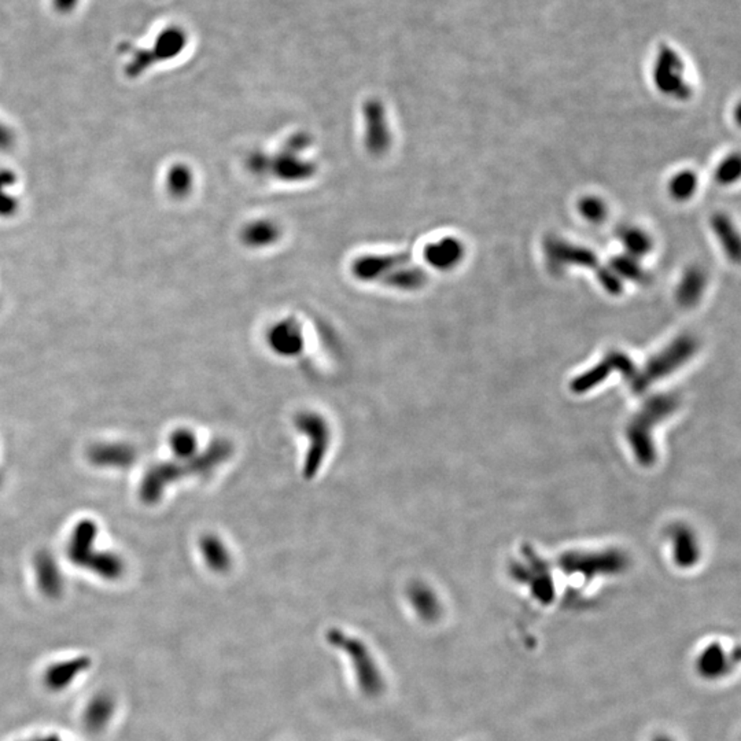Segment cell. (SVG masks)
Segmentation results:
<instances>
[{
    "label": "cell",
    "instance_id": "obj_1",
    "mask_svg": "<svg viewBox=\"0 0 741 741\" xmlns=\"http://www.w3.org/2000/svg\"><path fill=\"white\" fill-rule=\"evenodd\" d=\"M97 526L91 521H84L74 529L69 542L68 553L71 560L81 567L89 568L106 580H115L123 573L124 567L120 558L115 553H103L95 550Z\"/></svg>",
    "mask_w": 741,
    "mask_h": 741
},
{
    "label": "cell",
    "instance_id": "obj_2",
    "mask_svg": "<svg viewBox=\"0 0 741 741\" xmlns=\"http://www.w3.org/2000/svg\"><path fill=\"white\" fill-rule=\"evenodd\" d=\"M545 254L550 269L555 272L562 271L570 265H576L592 268L599 274L603 268L593 251L559 238H550L545 242Z\"/></svg>",
    "mask_w": 741,
    "mask_h": 741
},
{
    "label": "cell",
    "instance_id": "obj_3",
    "mask_svg": "<svg viewBox=\"0 0 741 741\" xmlns=\"http://www.w3.org/2000/svg\"><path fill=\"white\" fill-rule=\"evenodd\" d=\"M297 426L301 431L309 432L308 436L312 439V450L309 452L308 462H306L305 475H313L318 471L323 455L328 444V430L326 423L316 415H301L297 421Z\"/></svg>",
    "mask_w": 741,
    "mask_h": 741
},
{
    "label": "cell",
    "instance_id": "obj_4",
    "mask_svg": "<svg viewBox=\"0 0 741 741\" xmlns=\"http://www.w3.org/2000/svg\"><path fill=\"white\" fill-rule=\"evenodd\" d=\"M732 666V656L720 644H710L700 651L694 659V669L702 678L715 681L727 676Z\"/></svg>",
    "mask_w": 741,
    "mask_h": 741
},
{
    "label": "cell",
    "instance_id": "obj_5",
    "mask_svg": "<svg viewBox=\"0 0 741 741\" xmlns=\"http://www.w3.org/2000/svg\"><path fill=\"white\" fill-rule=\"evenodd\" d=\"M365 124H367V146L370 151L380 154L388 146V128L386 124L385 110L382 103L370 100L364 107Z\"/></svg>",
    "mask_w": 741,
    "mask_h": 741
},
{
    "label": "cell",
    "instance_id": "obj_6",
    "mask_svg": "<svg viewBox=\"0 0 741 741\" xmlns=\"http://www.w3.org/2000/svg\"><path fill=\"white\" fill-rule=\"evenodd\" d=\"M426 261L439 271H450L457 267L464 257V247L459 239L445 238L427 246Z\"/></svg>",
    "mask_w": 741,
    "mask_h": 741
},
{
    "label": "cell",
    "instance_id": "obj_7",
    "mask_svg": "<svg viewBox=\"0 0 741 741\" xmlns=\"http://www.w3.org/2000/svg\"><path fill=\"white\" fill-rule=\"evenodd\" d=\"M89 668V660L87 658H74L64 660V662L54 663L45 673V684L51 691H64L73 684L80 674L84 673Z\"/></svg>",
    "mask_w": 741,
    "mask_h": 741
},
{
    "label": "cell",
    "instance_id": "obj_8",
    "mask_svg": "<svg viewBox=\"0 0 741 741\" xmlns=\"http://www.w3.org/2000/svg\"><path fill=\"white\" fill-rule=\"evenodd\" d=\"M268 342L279 354H295L303 345L302 333L297 321L285 320L277 323L268 334Z\"/></svg>",
    "mask_w": 741,
    "mask_h": 741
},
{
    "label": "cell",
    "instance_id": "obj_9",
    "mask_svg": "<svg viewBox=\"0 0 741 741\" xmlns=\"http://www.w3.org/2000/svg\"><path fill=\"white\" fill-rule=\"evenodd\" d=\"M115 712V702L110 694H99L89 700L86 711L82 714V722L89 733L102 732L112 722Z\"/></svg>",
    "mask_w": 741,
    "mask_h": 741
},
{
    "label": "cell",
    "instance_id": "obj_10",
    "mask_svg": "<svg viewBox=\"0 0 741 741\" xmlns=\"http://www.w3.org/2000/svg\"><path fill=\"white\" fill-rule=\"evenodd\" d=\"M89 456L97 465L125 468L135 462L136 450L125 444H100L91 447Z\"/></svg>",
    "mask_w": 741,
    "mask_h": 741
},
{
    "label": "cell",
    "instance_id": "obj_11",
    "mask_svg": "<svg viewBox=\"0 0 741 741\" xmlns=\"http://www.w3.org/2000/svg\"><path fill=\"white\" fill-rule=\"evenodd\" d=\"M35 565L38 588L47 596H58L62 591V575L53 556L48 553H40L36 558Z\"/></svg>",
    "mask_w": 741,
    "mask_h": 741
},
{
    "label": "cell",
    "instance_id": "obj_12",
    "mask_svg": "<svg viewBox=\"0 0 741 741\" xmlns=\"http://www.w3.org/2000/svg\"><path fill=\"white\" fill-rule=\"evenodd\" d=\"M706 275L700 268H689L677 288V300L683 306L696 305L706 290Z\"/></svg>",
    "mask_w": 741,
    "mask_h": 741
},
{
    "label": "cell",
    "instance_id": "obj_13",
    "mask_svg": "<svg viewBox=\"0 0 741 741\" xmlns=\"http://www.w3.org/2000/svg\"><path fill=\"white\" fill-rule=\"evenodd\" d=\"M711 226L725 253L732 261L737 262L740 259V238L732 220L728 216L718 213L712 217Z\"/></svg>",
    "mask_w": 741,
    "mask_h": 741
},
{
    "label": "cell",
    "instance_id": "obj_14",
    "mask_svg": "<svg viewBox=\"0 0 741 741\" xmlns=\"http://www.w3.org/2000/svg\"><path fill=\"white\" fill-rule=\"evenodd\" d=\"M280 238V226L272 220H256L247 224L242 231V239L249 247H265Z\"/></svg>",
    "mask_w": 741,
    "mask_h": 741
},
{
    "label": "cell",
    "instance_id": "obj_15",
    "mask_svg": "<svg viewBox=\"0 0 741 741\" xmlns=\"http://www.w3.org/2000/svg\"><path fill=\"white\" fill-rule=\"evenodd\" d=\"M187 36L177 27L168 28V30H162L157 36L156 43H154V54L156 59L165 61V59L175 58L182 53L184 48Z\"/></svg>",
    "mask_w": 741,
    "mask_h": 741
},
{
    "label": "cell",
    "instance_id": "obj_16",
    "mask_svg": "<svg viewBox=\"0 0 741 741\" xmlns=\"http://www.w3.org/2000/svg\"><path fill=\"white\" fill-rule=\"evenodd\" d=\"M619 239L624 243L627 254L635 257V259H642L645 254L650 253L651 249H652V239L650 238V235L640 230V228H635V226L624 228L619 234Z\"/></svg>",
    "mask_w": 741,
    "mask_h": 741
},
{
    "label": "cell",
    "instance_id": "obj_17",
    "mask_svg": "<svg viewBox=\"0 0 741 741\" xmlns=\"http://www.w3.org/2000/svg\"><path fill=\"white\" fill-rule=\"evenodd\" d=\"M609 268L621 280L627 279L637 283L648 282V275L644 271V268L640 265L638 259L629 256V254L615 257Z\"/></svg>",
    "mask_w": 741,
    "mask_h": 741
},
{
    "label": "cell",
    "instance_id": "obj_18",
    "mask_svg": "<svg viewBox=\"0 0 741 741\" xmlns=\"http://www.w3.org/2000/svg\"><path fill=\"white\" fill-rule=\"evenodd\" d=\"M200 547H202L206 562L210 567L221 570V568H226V566L230 565V555L226 552V547L220 540L216 539V537H206Z\"/></svg>",
    "mask_w": 741,
    "mask_h": 741
},
{
    "label": "cell",
    "instance_id": "obj_19",
    "mask_svg": "<svg viewBox=\"0 0 741 741\" xmlns=\"http://www.w3.org/2000/svg\"><path fill=\"white\" fill-rule=\"evenodd\" d=\"M697 177L694 172L684 171L677 174L669 184L671 197L677 200H686L694 197L697 190Z\"/></svg>",
    "mask_w": 741,
    "mask_h": 741
},
{
    "label": "cell",
    "instance_id": "obj_20",
    "mask_svg": "<svg viewBox=\"0 0 741 741\" xmlns=\"http://www.w3.org/2000/svg\"><path fill=\"white\" fill-rule=\"evenodd\" d=\"M168 189L176 197H184L189 194L192 187V174L184 165H177L169 172Z\"/></svg>",
    "mask_w": 741,
    "mask_h": 741
},
{
    "label": "cell",
    "instance_id": "obj_21",
    "mask_svg": "<svg viewBox=\"0 0 741 741\" xmlns=\"http://www.w3.org/2000/svg\"><path fill=\"white\" fill-rule=\"evenodd\" d=\"M580 212L591 223H600L606 218L607 206L600 198L586 197L580 202Z\"/></svg>",
    "mask_w": 741,
    "mask_h": 741
},
{
    "label": "cell",
    "instance_id": "obj_22",
    "mask_svg": "<svg viewBox=\"0 0 741 741\" xmlns=\"http://www.w3.org/2000/svg\"><path fill=\"white\" fill-rule=\"evenodd\" d=\"M740 158H738V156H730L724 162H720L717 174H715V179L720 184H732V183L737 182L738 177H740Z\"/></svg>",
    "mask_w": 741,
    "mask_h": 741
},
{
    "label": "cell",
    "instance_id": "obj_23",
    "mask_svg": "<svg viewBox=\"0 0 741 741\" xmlns=\"http://www.w3.org/2000/svg\"><path fill=\"white\" fill-rule=\"evenodd\" d=\"M171 444L172 449L175 450L176 455L187 457L194 453L195 447H197V439H195L192 432L187 431V430H180L172 436Z\"/></svg>",
    "mask_w": 741,
    "mask_h": 741
},
{
    "label": "cell",
    "instance_id": "obj_24",
    "mask_svg": "<svg viewBox=\"0 0 741 741\" xmlns=\"http://www.w3.org/2000/svg\"><path fill=\"white\" fill-rule=\"evenodd\" d=\"M54 9L62 14H68L79 6L80 0H51Z\"/></svg>",
    "mask_w": 741,
    "mask_h": 741
},
{
    "label": "cell",
    "instance_id": "obj_25",
    "mask_svg": "<svg viewBox=\"0 0 741 741\" xmlns=\"http://www.w3.org/2000/svg\"><path fill=\"white\" fill-rule=\"evenodd\" d=\"M12 141L13 138L10 135L9 130H6L4 125L0 124V148H7Z\"/></svg>",
    "mask_w": 741,
    "mask_h": 741
},
{
    "label": "cell",
    "instance_id": "obj_26",
    "mask_svg": "<svg viewBox=\"0 0 741 741\" xmlns=\"http://www.w3.org/2000/svg\"><path fill=\"white\" fill-rule=\"evenodd\" d=\"M651 741H677V740H674V738L671 737V736H669V735H658V736H655V737H653L652 740H651Z\"/></svg>",
    "mask_w": 741,
    "mask_h": 741
},
{
    "label": "cell",
    "instance_id": "obj_27",
    "mask_svg": "<svg viewBox=\"0 0 741 741\" xmlns=\"http://www.w3.org/2000/svg\"><path fill=\"white\" fill-rule=\"evenodd\" d=\"M30 741H64L62 738L56 737V736H47V737H38L35 740Z\"/></svg>",
    "mask_w": 741,
    "mask_h": 741
},
{
    "label": "cell",
    "instance_id": "obj_28",
    "mask_svg": "<svg viewBox=\"0 0 741 741\" xmlns=\"http://www.w3.org/2000/svg\"><path fill=\"white\" fill-rule=\"evenodd\" d=\"M0 483H2V477H0Z\"/></svg>",
    "mask_w": 741,
    "mask_h": 741
}]
</instances>
